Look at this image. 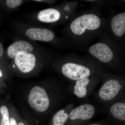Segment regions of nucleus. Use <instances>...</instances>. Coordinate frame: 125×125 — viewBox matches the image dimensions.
Instances as JSON below:
<instances>
[{"instance_id":"nucleus-1","label":"nucleus","mask_w":125,"mask_h":125,"mask_svg":"<svg viewBox=\"0 0 125 125\" xmlns=\"http://www.w3.org/2000/svg\"><path fill=\"white\" fill-rule=\"evenodd\" d=\"M102 25V21L95 14H84L75 19L70 25V30L75 36H84L85 34L96 31Z\"/></svg>"},{"instance_id":"nucleus-2","label":"nucleus","mask_w":125,"mask_h":125,"mask_svg":"<svg viewBox=\"0 0 125 125\" xmlns=\"http://www.w3.org/2000/svg\"><path fill=\"white\" fill-rule=\"evenodd\" d=\"M29 102L31 107L40 112L47 110L50 104L46 90L39 86H35L31 90L29 96Z\"/></svg>"},{"instance_id":"nucleus-3","label":"nucleus","mask_w":125,"mask_h":125,"mask_svg":"<svg viewBox=\"0 0 125 125\" xmlns=\"http://www.w3.org/2000/svg\"><path fill=\"white\" fill-rule=\"evenodd\" d=\"M62 73L72 80H78L88 78L90 74V71L88 67L76 63L68 62L62 66Z\"/></svg>"},{"instance_id":"nucleus-4","label":"nucleus","mask_w":125,"mask_h":125,"mask_svg":"<svg viewBox=\"0 0 125 125\" xmlns=\"http://www.w3.org/2000/svg\"><path fill=\"white\" fill-rule=\"evenodd\" d=\"M90 53L101 62H110L114 57L113 52L106 43L98 42L90 47Z\"/></svg>"},{"instance_id":"nucleus-5","label":"nucleus","mask_w":125,"mask_h":125,"mask_svg":"<svg viewBox=\"0 0 125 125\" xmlns=\"http://www.w3.org/2000/svg\"><path fill=\"white\" fill-rule=\"evenodd\" d=\"M36 56L32 53L21 52L15 58V62L21 71L27 73L32 70L36 64Z\"/></svg>"},{"instance_id":"nucleus-6","label":"nucleus","mask_w":125,"mask_h":125,"mask_svg":"<svg viewBox=\"0 0 125 125\" xmlns=\"http://www.w3.org/2000/svg\"><path fill=\"white\" fill-rule=\"evenodd\" d=\"M122 86L115 80L108 81L103 85L99 92L100 98L103 100L108 101L116 96Z\"/></svg>"},{"instance_id":"nucleus-7","label":"nucleus","mask_w":125,"mask_h":125,"mask_svg":"<svg viewBox=\"0 0 125 125\" xmlns=\"http://www.w3.org/2000/svg\"><path fill=\"white\" fill-rule=\"evenodd\" d=\"M95 111V108L93 105L89 104H84L73 109L70 113L69 116L72 120H89L94 115Z\"/></svg>"},{"instance_id":"nucleus-8","label":"nucleus","mask_w":125,"mask_h":125,"mask_svg":"<svg viewBox=\"0 0 125 125\" xmlns=\"http://www.w3.org/2000/svg\"><path fill=\"white\" fill-rule=\"evenodd\" d=\"M27 36L32 40L48 42L54 39L55 35L53 32L46 29L32 28L26 31Z\"/></svg>"},{"instance_id":"nucleus-9","label":"nucleus","mask_w":125,"mask_h":125,"mask_svg":"<svg viewBox=\"0 0 125 125\" xmlns=\"http://www.w3.org/2000/svg\"><path fill=\"white\" fill-rule=\"evenodd\" d=\"M33 49V46L26 41H16L9 46L7 49V54L10 58H15L19 53H29Z\"/></svg>"},{"instance_id":"nucleus-10","label":"nucleus","mask_w":125,"mask_h":125,"mask_svg":"<svg viewBox=\"0 0 125 125\" xmlns=\"http://www.w3.org/2000/svg\"><path fill=\"white\" fill-rule=\"evenodd\" d=\"M113 32L117 37H121L125 32V13H120L114 16L111 21Z\"/></svg>"},{"instance_id":"nucleus-11","label":"nucleus","mask_w":125,"mask_h":125,"mask_svg":"<svg viewBox=\"0 0 125 125\" xmlns=\"http://www.w3.org/2000/svg\"><path fill=\"white\" fill-rule=\"evenodd\" d=\"M61 17V13L57 10L48 9L43 10L39 13V20L44 23H52L58 21Z\"/></svg>"},{"instance_id":"nucleus-12","label":"nucleus","mask_w":125,"mask_h":125,"mask_svg":"<svg viewBox=\"0 0 125 125\" xmlns=\"http://www.w3.org/2000/svg\"><path fill=\"white\" fill-rule=\"evenodd\" d=\"M89 82V78H88L76 80V85L74 87V94L79 98H83L86 96L87 93V86Z\"/></svg>"},{"instance_id":"nucleus-13","label":"nucleus","mask_w":125,"mask_h":125,"mask_svg":"<svg viewBox=\"0 0 125 125\" xmlns=\"http://www.w3.org/2000/svg\"><path fill=\"white\" fill-rule=\"evenodd\" d=\"M111 112L113 116L121 120H125V104L118 103L112 106Z\"/></svg>"},{"instance_id":"nucleus-14","label":"nucleus","mask_w":125,"mask_h":125,"mask_svg":"<svg viewBox=\"0 0 125 125\" xmlns=\"http://www.w3.org/2000/svg\"><path fill=\"white\" fill-rule=\"evenodd\" d=\"M68 117L69 115L67 113H65L64 110H60L53 117L52 125H64L67 121Z\"/></svg>"},{"instance_id":"nucleus-15","label":"nucleus","mask_w":125,"mask_h":125,"mask_svg":"<svg viewBox=\"0 0 125 125\" xmlns=\"http://www.w3.org/2000/svg\"><path fill=\"white\" fill-rule=\"evenodd\" d=\"M0 113L2 116L0 125H10L9 112L7 108L4 106L1 107Z\"/></svg>"},{"instance_id":"nucleus-16","label":"nucleus","mask_w":125,"mask_h":125,"mask_svg":"<svg viewBox=\"0 0 125 125\" xmlns=\"http://www.w3.org/2000/svg\"><path fill=\"white\" fill-rule=\"evenodd\" d=\"M23 1L22 0H7L6 4L7 6L10 8H14L20 5Z\"/></svg>"},{"instance_id":"nucleus-17","label":"nucleus","mask_w":125,"mask_h":125,"mask_svg":"<svg viewBox=\"0 0 125 125\" xmlns=\"http://www.w3.org/2000/svg\"><path fill=\"white\" fill-rule=\"evenodd\" d=\"M10 125H18L15 118L13 117H10Z\"/></svg>"},{"instance_id":"nucleus-18","label":"nucleus","mask_w":125,"mask_h":125,"mask_svg":"<svg viewBox=\"0 0 125 125\" xmlns=\"http://www.w3.org/2000/svg\"><path fill=\"white\" fill-rule=\"evenodd\" d=\"M4 54V49H3V45L0 43V58Z\"/></svg>"},{"instance_id":"nucleus-19","label":"nucleus","mask_w":125,"mask_h":125,"mask_svg":"<svg viewBox=\"0 0 125 125\" xmlns=\"http://www.w3.org/2000/svg\"><path fill=\"white\" fill-rule=\"evenodd\" d=\"M18 125H25L22 122H20L18 124Z\"/></svg>"},{"instance_id":"nucleus-20","label":"nucleus","mask_w":125,"mask_h":125,"mask_svg":"<svg viewBox=\"0 0 125 125\" xmlns=\"http://www.w3.org/2000/svg\"><path fill=\"white\" fill-rule=\"evenodd\" d=\"M2 75V72H1V71L0 70V77H1Z\"/></svg>"},{"instance_id":"nucleus-21","label":"nucleus","mask_w":125,"mask_h":125,"mask_svg":"<svg viewBox=\"0 0 125 125\" xmlns=\"http://www.w3.org/2000/svg\"><path fill=\"white\" fill-rule=\"evenodd\" d=\"M98 125V124H94V125Z\"/></svg>"}]
</instances>
